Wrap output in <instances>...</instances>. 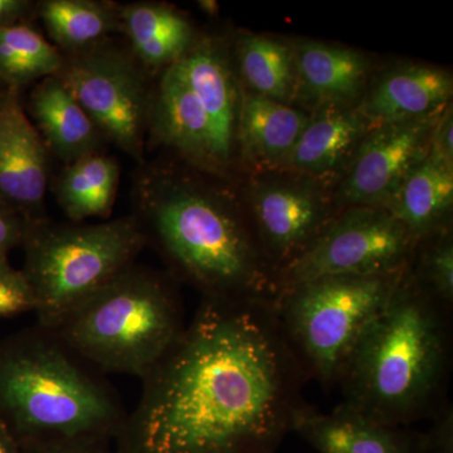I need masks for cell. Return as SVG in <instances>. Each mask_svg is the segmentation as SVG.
Masks as SVG:
<instances>
[{
  "mask_svg": "<svg viewBox=\"0 0 453 453\" xmlns=\"http://www.w3.org/2000/svg\"><path fill=\"white\" fill-rule=\"evenodd\" d=\"M49 149L23 109L20 88L0 91V201L29 223L47 220Z\"/></svg>",
  "mask_w": 453,
  "mask_h": 453,
  "instance_id": "8fae6325",
  "label": "cell"
},
{
  "mask_svg": "<svg viewBox=\"0 0 453 453\" xmlns=\"http://www.w3.org/2000/svg\"><path fill=\"white\" fill-rule=\"evenodd\" d=\"M120 168L106 154H91L67 164L55 184L59 207L73 223L107 219L118 195Z\"/></svg>",
  "mask_w": 453,
  "mask_h": 453,
  "instance_id": "603a6c76",
  "label": "cell"
},
{
  "mask_svg": "<svg viewBox=\"0 0 453 453\" xmlns=\"http://www.w3.org/2000/svg\"><path fill=\"white\" fill-rule=\"evenodd\" d=\"M120 19L130 52L145 70H165L177 64L196 42L188 18L163 3L125 5L120 8Z\"/></svg>",
  "mask_w": 453,
  "mask_h": 453,
  "instance_id": "ffe728a7",
  "label": "cell"
},
{
  "mask_svg": "<svg viewBox=\"0 0 453 453\" xmlns=\"http://www.w3.org/2000/svg\"><path fill=\"white\" fill-rule=\"evenodd\" d=\"M369 130L357 107H320L310 116L283 168L309 177L332 174L353 157Z\"/></svg>",
  "mask_w": 453,
  "mask_h": 453,
  "instance_id": "d6986e66",
  "label": "cell"
},
{
  "mask_svg": "<svg viewBox=\"0 0 453 453\" xmlns=\"http://www.w3.org/2000/svg\"><path fill=\"white\" fill-rule=\"evenodd\" d=\"M310 116L288 104L244 94L238 113V135L243 153L262 166H283Z\"/></svg>",
  "mask_w": 453,
  "mask_h": 453,
  "instance_id": "44dd1931",
  "label": "cell"
},
{
  "mask_svg": "<svg viewBox=\"0 0 453 453\" xmlns=\"http://www.w3.org/2000/svg\"><path fill=\"white\" fill-rule=\"evenodd\" d=\"M0 453H22V447L2 422H0Z\"/></svg>",
  "mask_w": 453,
  "mask_h": 453,
  "instance_id": "836d02e7",
  "label": "cell"
},
{
  "mask_svg": "<svg viewBox=\"0 0 453 453\" xmlns=\"http://www.w3.org/2000/svg\"><path fill=\"white\" fill-rule=\"evenodd\" d=\"M28 111L50 153L65 165L100 153L103 134L61 77L42 80L33 88Z\"/></svg>",
  "mask_w": 453,
  "mask_h": 453,
  "instance_id": "ac0fdd59",
  "label": "cell"
},
{
  "mask_svg": "<svg viewBox=\"0 0 453 453\" xmlns=\"http://www.w3.org/2000/svg\"><path fill=\"white\" fill-rule=\"evenodd\" d=\"M452 92V76L446 70L405 65L380 76L357 110L372 129L441 112L451 100Z\"/></svg>",
  "mask_w": 453,
  "mask_h": 453,
  "instance_id": "2e32d148",
  "label": "cell"
},
{
  "mask_svg": "<svg viewBox=\"0 0 453 453\" xmlns=\"http://www.w3.org/2000/svg\"><path fill=\"white\" fill-rule=\"evenodd\" d=\"M407 271L320 277L279 292L273 301L277 321L306 380L327 389L338 386L357 340Z\"/></svg>",
  "mask_w": 453,
  "mask_h": 453,
  "instance_id": "52a82bcc",
  "label": "cell"
},
{
  "mask_svg": "<svg viewBox=\"0 0 453 453\" xmlns=\"http://www.w3.org/2000/svg\"><path fill=\"white\" fill-rule=\"evenodd\" d=\"M442 111L372 127L353 155L339 201L348 208L386 207L405 177L427 157Z\"/></svg>",
  "mask_w": 453,
  "mask_h": 453,
  "instance_id": "30bf717a",
  "label": "cell"
},
{
  "mask_svg": "<svg viewBox=\"0 0 453 453\" xmlns=\"http://www.w3.org/2000/svg\"><path fill=\"white\" fill-rule=\"evenodd\" d=\"M453 115L452 107H446L432 131L428 157L453 169Z\"/></svg>",
  "mask_w": 453,
  "mask_h": 453,
  "instance_id": "4dcf8cb0",
  "label": "cell"
},
{
  "mask_svg": "<svg viewBox=\"0 0 453 453\" xmlns=\"http://www.w3.org/2000/svg\"><path fill=\"white\" fill-rule=\"evenodd\" d=\"M35 5L29 0H0V29L27 22Z\"/></svg>",
  "mask_w": 453,
  "mask_h": 453,
  "instance_id": "1f68e13d",
  "label": "cell"
},
{
  "mask_svg": "<svg viewBox=\"0 0 453 453\" xmlns=\"http://www.w3.org/2000/svg\"><path fill=\"white\" fill-rule=\"evenodd\" d=\"M28 222L16 211L0 201V261L25 243L29 231Z\"/></svg>",
  "mask_w": 453,
  "mask_h": 453,
  "instance_id": "f546056e",
  "label": "cell"
},
{
  "mask_svg": "<svg viewBox=\"0 0 453 453\" xmlns=\"http://www.w3.org/2000/svg\"><path fill=\"white\" fill-rule=\"evenodd\" d=\"M251 210L256 242L277 279L334 219L323 198L309 188L291 184L256 186Z\"/></svg>",
  "mask_w": 453,
  "mask_h": 453,
  "instance_id": "7c38bea8",
  "label": "cell"
},
{
  "mask_svg": "<svg viewBox=\"0 0 453 453\" xmlns=\"http://www.w3.org/2000/svg\"><path fill=\"white\" fill-rule=\"evenodd\" d=\"M427 434H421L422 453H453V410L446 403L434 417Z\"/></svg>",
  "mask_w": 453,
  "mask_h": 453,
  "instance_id": "f1b7e54d",
  "label": "cell"
},
{
  "mask_svg": "<svg viewBox=\"0 0 453 453\" xmlns=\"http://www.w3.org/2000/svg\"><path fill=\"white\" fill-rule=\"evenodd\" d=\"M64 65V53L28 23L0 29V80L5 86L22 88L58 76Z\"/></svg>",
  "mask_w": 453,
  "mask_h": 453,
  "instance_id": "484cf974",
  "label": "cell"
},
{
  "mask_svg": "<svg viewBox=\"0 0 453 453\" xmlns=\"http://www.w3.org/2000/svg\"><path fill=\"white\" fill-rule=\"evenodd\" d=\"M35 300L22 270L0 261V318L35 312Z\"/></svg>",
  "mask_w": 453,
  "mask_h": 453,
  "instance_id": "83f0119b",
  "label": "cell"
},
{
  "mask_svg": "<svg viewBox=\"0 0 453 453\" xmlns=\"http://www.w3.org/2000/svg\"><path fill=\"white\" fill-rule=\"evenodd\" d=\"M306 380L273 303L202 297L142 378L113 453H275Z\"/></svg>",
  "mask_w": 453,
  "mask_h": 453,
  "instance_id": "6da1fadb",
  "label": "cell"
},
{
  "mask_svg": "<svg viewBox=\"0 0 453 453\" xmlns=\"http://www.w3.org/2000/svg\"><path fill=\"white\" fill-rule=\"evenodd\" d=\"M109 442H71L57 445L28 447L22 453H113L107 449Z\"/></svg>",
  "mask_w": 453,
  "mask_h": 453,
  "instance_id": "d6a6232c",
  "label": "cell"
},
{
  "mask_svg": "<svg viewBox=\"0 0 453 453\" xmlns=\"http://www.w3.org/2000/svg\"><path fill=\"white\" fill-rule=\"evenodd\" d=\"M434 242L425 247L416 270L410 267L417 285L447 311L453 305V243L449 232L434 235Z\"/></svg>",
  "mask_w": 453,
  "mask_h": 453,
  "instance_id": "4316f807",
  "label": "cell"
},
{
  "mask_svg": "<svg viewBox=\"0 0 453 453\" xmlns=\"http://www.w3.org/2000/svg\"><path fill=\"white\" fill-rule=\"evenodd\" d=\"M35 12L56 43L68 56L97 46L113 32L122 31L120 8L95 0H44Z\"/></svg>",
  "mask_w": 453,
  "mask_h": 453,
  "instance_id": "cb8c5ba5",
  "label": "cell"
},
{
  "mask_svg": "<svg viewBox=\"0 0 453 453\" xmlns=\"http://www.w3.org/2000/svg\"><path fill=\"white\" fill-rule=\"evenodd\" d=\"M241 74L252 94L288 104L296 95L294 53L288 44L266 35L244 33L238 38Z\"/></svg>",
  "mask_w": 453,
  "mask_h": 453,
  "instance_id": "d4e9b609",
  "label": "cell"
},
{
  "mask_svg": "<svg viewBox=\"0 0 453 453\" xmlns=\"http://www.w3.org/2000/svg\"><path fill=\"white\" fill-rule=\"evenodd\" d=\"M186 326L174 285L133 265L50 330L97 372L142 380Z\"/></svg>",
  "mask_w": 453,
  "mask_h": 453,
  "instance_id": "5b68a950",
  "label": "cell"
},
{
  "mask_svg": "<svg viewBox=\"0 0 453 453\" xmlns=\"http://www.w3.org/2000/svg\"><path fill=\"white\" fill-rule=\"evenodd\" d=\"M145 68L129 50L106 41L65 56L62 81L73 92L104 139L142 162L151 91Z\"/></svg>",
  "mask_w": 453,
  "mask_h": 453,
  "instance_id": "9c48e42d",
  "label": "cell"
},
{
  "mask_svg": "<svg viewBox=\"0 0 453 453\" xmlns=\"http://www.w3.org/2000/svg\"><path fill=\"white\" fill-rule=\"evenodd\" d=\"M296 95L315 109L351 106L365 91L368 58L348 47L303 42L294 50Z\"/></svg>",
  "mask_w": 453,
  "mask_h": 453,
  "instance_id": "e0dca14e",
  "label": "cell"
},
{
  "mask_svg": "<svg viewBox=\"0 0 453 453\" xmlns=\"http://www.w3.org/2000/svg\"><path fill=\"white\" fill-rule=\"evenodd\" d=\"M148 129L153 138L195 165L216 173L210 122L178 64L164 70L157 88L151 91Z\"/></svg>",
  "mask_w": 453,
  "mask_h": 453,
  "instance_id": "9a60e30c",
  "label": "cell"
},
{
  "mask_svg": "<svg viewBox=\"0 0 453 453\" xmlns=\"http://www.w3.org/2000/svg\"><path fill=\"white\" fill-rule=\"evenodd\" d=\"M148 244L135 216L97 225L52 223L29 226L22 249L35 300L37 323L53 329L91 295L135 265Z\"/></svg>",
  "mask_w": 453,
  "mask_h": 453,
  "instance_id": "8992f818",
  "label": "cell"
},
{
  "mask_svg": "<svg viewBox=\"0 0 453 453\" xmlns=\"http://www.w3.org/2000/svg\"><path fill=\"white\" fill-rule=\"evenodd\" d=\"M136 196L146 240L203 297L275 301L276 273L228 202L159 170L142 172Z\"/></svg>",
  "mask_w": 453,
  "mask_h": 453,
  "instance_id": "277c9868",
  "label": "cell"
},
{
  "mask_svg": "<svg viewBox=\"0 0 453 453\" xmlns=\"http://www.w3.org/2000/svg\"><path fill=\"white\" fill-rule=\"evenodd\" d=\"M292 432L319 453H422L421 434L372 421L342 404L330 413L300 405Z\"/></svg>",
  "mask_w": 453,
  "mask_h": 453,
  "instance_id": "4fadbf2b",
  "label": "cell"
},
{
  "mask_svg": "<svg viewBox=\"0 0 453 453\" xmlns=\"http://www.w3.org/2000/svg\"><path fill=\"white\" fill-rule=\"evenodd\" d=\"M449 314L408 270L342 369L338 381L342 404L395 427L434 418L446 403Z\"/></svg>",
  "mask_w": 453,
  "mask_h": 453,
  "instance_id": "7a4b0ae2",
  "label": "cell"
},
{
  "mask_svg": "<svg viewBox=\"0 0 453 453\" xmlns=\"http://www.w3.org/2000/svg\"><path fill=\"white\" fill-rule=\"evenodd\" d=\"M452 202L453 169L427 157L405 177L384 210L419 243L446 231L442 226Z\"/></svg>",
  "mask_w": 453,
  "mask_h": 453,
  "instance_id": "7402d4cb",
  "label": "cell"
},
{
  "mask_svg": "<svg viewBox=\"0 0 453 453\" xmlns=\"http://www.w3.org/2000/svg\"><path fill=\"white\" fill-rule=\"evenodd\" d=\"M127 411L115 388L52 330L0 339V422L22 449L115 440Z\"/></svg>",
  "mask_w": 453,
  "mask_h": 453,
  "instance_id": "3957f363",
  "label": "cell"
},
{
  "mask_svg": "<svg viewBox=\"0 0 453 453\" xmlns=\"http://www.w3.org/2000/svg\"><path fill=\"white\" fill-rule=\"evenodd\" d=\"M177 64L207 115L214 166L220 172L234 157L240 113L234 77L225 50L211 40L196 42Z\"/></svg>",
  "mask_w": 453,
  "mask_h": 453,
  "instance_id": "5bb4252c",
  "label": "cell"
},
{
  "mask_svg": "<svg viewBox=\"0 0 453 453\" xmlns=\"http://www.w3.org/2000/svg\"><path fill=\"white\" fill-rule=\"evenodd\" d=\"M196 5H198V8L201 9L203 13L207 14V16H219V4L214 2V0H199V2H196Z\"/></svg>",
  "mask_w": 453,
  "mask_h": 453,
  "instance_id": "e575fe53",
  "label": "cell"
},
{
  "mask_svg": "<svg viewBox=\"0 0 453 453\" xmlns=\"http://www.w3.org/2000/svg\"><path fill=\"white\" fill-rule=\"evenodd\" d=\"M417 247L410 232L384 208H348L280 273L279 292L320 277L404 273L412 266Z\"/></svg>",
  "mask_w": 453,
  "mask_h": 453,
  "instance_id": "ba28073f",
  "label": "cell"
},
{
  "mask_svg": "<svg viewBox=\"0 0 453 453\" xmlns=\"http://www.w3.org/2000/svg\"><path fill=\"white\" fill-rule=\"evenodd\" d=\"M4 88H5L4 82H3L2 80H0V91H2V89Z\"/></svg>",
  "mask_w": 453,
  "mask_h": 453,
  "instance_id": "d590c367",
  "label": "cell"
}]
</instances>
